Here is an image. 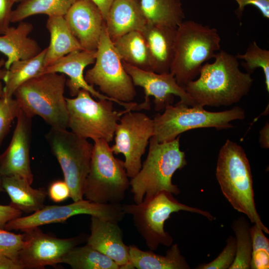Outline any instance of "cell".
<instances>
[{
    "mask_svg": "<svg viewBox=\"0 0 269 269\" xmlns=\"http://www.w3.org/2000/svg\"><path fill=\"white\" fill-rule=\"evenodd\" d=\"M213 63L203 65L199 77L184 89L197 105L218 107L239 102L250 91L254 79L243 72L236 56L221 50Z\"/></svg>",
    "mask_w": 269,
    "mask_h": 269,
    "instance_id": "6da1fadb",
    "label": "cell"
},
{
    "mask_svg": "<svg viewBox=\"0 0 269 269\" xmlns=\"http://www.w3.org/2000/svg\"><path fill=\"white\" fill-rule=\"evenodd\" d=\"M215 175L223 195L233 208L269 234L256 209L250 162L241 146L226 140L219 150Z\"/></svg>",
    "mask_w": 269,
    "mask_h": 269,
    "instance_id": "7a4b0ae2",
    "label": "cell"
},
{
    "mask_svg": "<svg viewBox=\"0 0 269 269\" xmlns=\"http://www.w3.org/2000/svg\"><path fill=\"white\" fill-rule=\"evenodd\" d=\"M180 135L173 140L159 142L153 135L149 141L147 157L137 174L130 181L136 204L162 191L178 195V187L172 182L178 169L187 165L185 154L180 148Z\"/></svg>",
    "mask_w": 269,
    "mask_h": 269,
    "instance_id": "3957f363",
    "label": "cell"
},
{
    "mask_svg": "<svg viewBox=\"0 0 269 269\" xmlns=\"http://www.w3.org/2000/svg\"><path fill=\"white\" fill-rule=\"evenodd\" d=\"M221 37L215 28L193 20H183L176 28L174 55L170 72L184 88L199 74L203 64L220 49Z\"/></svg>",
    "mask_w": 269,
    "mask_h": 269,
    "instance_id": "277c9868",
    "label": "cell"
},
{
    "mask_svg": "<svg viewBox=\"0 0 269 269\" xmlns=\"http://www.w3.org/2000/svg\"><path fill=\"white\" fill-rule=\"evenodd\" d=\"M88 83L98 86L104 95L129 111L149 110L144 102H132L136 92L132 79L125 70L122 60L109 37L104 23L96 51L94 66L84 75Z\"/></svg>",
    "mask_w": 269,
    "mask_h": 269,
    "instance_id": "5b68a950",
    "label": "cell"
},
{
    "mask_svg": "<svg viewBox=\"0 0 269 269\" xmlns=\"http://www.w3.org/2000/svg\"><path fill=\"white\" fill-rule=\"evenodd\" d=\"M66 79L63 74L46 73L20 85L13 96L21 110L31 117L39 116L52 128H68V114L64 96Z\"/></svg>",
    "mask_w": 269,
    "mask_h": 269,
    "instance_id": "8992f818",
    "label": "cell"
},
{
    "mask_svg": "<svg viewBox=\"0 0 269 269\" xmlns=\"http://www.w3.org/2000/svg\"><path fill=\"white\" fill-rule=\"evenodd\" d=\"M170 192L162 191L149 198H144L139 204L122 205L125 214L132 216L134 225L151 251L160 245L169 247L173 239L164 229L165 221L171 214L184 211L200 214L212 221L214 217L208 211L179 202Z\"/></svg>",
    "mask_w": 269,
    "mask_h": 269,
    "instance_id": "52a82bcc",
    "label": "cell"
},
{
    "mask_svg": "<svg viewBox=\"0 0 269 269\" xmlns=\"http://www.w3.org/2000/svg\"><path fill=\"white\" fill-rule=\"evenodd\" d=\"M93 141L84 196L95 203L120 204L130 186L124 161L114 156L109 143L105 139Z\"/></svg>",
    "mask_w": 269,
    "mask_h": 269,
    "instance_id": "ba28073f",
    "label": "cell"
},
{
    "mask_svg": "<svg viewBox=\"0 0 269 269\" xmlns=\"http://www.w3.org/2000/svg\"><path fill=\"white\" fill-rule=\"evenodd\" d=\"M245 118L244 110L239 106L213 112L200 105L189 106L179 102L175 106H167L162 114L154 117L153 135L159 142H168L194 129L214 128L221 130L231 128V122Z\"/></svg>",
    "mask_w": 269,
    "mask_h": 269,
    "instance_id": "9c48e42d",
    "label": "cell"
},
{
    "mask_svg": "<svg viewBox=\"0 0 269 269\" xmlns=\"http://www.w3.org/2000/svg\"><path fill=\"white\" fill-rule=\"evenodd\" d=\"M68 128L77 135L93 140L104 139L111 142L121 117L129 111L114 110L113 102L94 100L90 93L80 90L74 98H66Z\"/></svg>",
    "mask_w": 269,
    "mask_h": 269,
    "instance_id": "30bf717a",
    "label": "cell"
},
{
    "mask_svg": "<svg viewBox=\"0 0 269 269\" xmlns=\"http://www.w3.org/2000/svg\"><path fill=\"white\" fill-rule=\"evenodd\" d=\"M45 138L56 157L73 201L83 199L93 144L72 131L51 128Z\"/></svg>",
    "mask_w": 269,
    "mask_h": 269,
    "instance_id": "8fae6325",
    "label": "cell"
},
{
    "mask_svg": "<svg viewBox=\"0 0 269 269\" xmlns=\"http://www.w3.org/2000/svg\"><path fill=\"white\" fill-rule=\"evenodd\" d=\"M83 214L117 222L121 221L125 215L120 204H101L81 199L66 205L44 206L29 216L9 221L4 229L25 232L46 224L64 222L71 217Z\"/></svg>",
    "mask_w": 269,
    "mask_h": 269,
    "instance_id": "7c38bea8",
    "label": "cell"
},
{
    "mask_svg": "<svg viewBox=\"0 0 269 269\" xmlns=\"http://www.w3.org/2000/svg\"><path fill=\"white\" fill-rule=\"evenodd\" d=\"M153 135V120L144 113L128 111L120 118L115 130V142L111 148L114 154L124 155L129 177L133 178L140 170L141 157Z\"/></svg>",
    "mask_w": 269,
    "mask_h": 269,
    "instance_id": "4fadbf2b",
    "label": "cell"
},
{
    "mask_svg": "<svg viewBox=\"0 0 269 269\" xmlns=\"http://www.w3.org/2000/svg\"><path fill=\"white\" fill-rule=\"evenodd\" d=\"M24 244L18 253L17 260L26 269H42L46 266L55 267L65 255L77 246L82 238L61 239L46 234L34 228L23 232Z\"/></svg>",
    "mask_w": 269,
    "mask_h": 269,
    "instance_id": "5bb4252c",
    "label": "cell"
},
{
    "mask_svg": "<svg viewBox=\"0 0 269 269\" xmlns=\"http://www.w3.org/2000/svg\"><path fill=\"white\" fill-rule=\"evenodd\" d=\"M122 62L134 85L143 89L144 100L150 101L149 97H154L156 111L164 110L167 106L171 105L174 101V96L179 97L180 99L179 102L188 106L197 105L184 88L178 84L174 76L170 72L157 73L136 68L123 61Z\"/></svg>",
    "mask_w": 269,
    "mask_h": 269,
    "instance_id": "9a60e30c",
    "label": "cell"
},
{
    "mask_svg": "<svg viewBox=\"0 0 269 269\" xmlns=\"http://www.w3.org/2000/svg\"><path fill=\"white\" fill-rule=\"evenodd\" d=\"M16 119L10 142L0 155V173L2 176H21L31 184L33 175L30 167L29 149L32 117L20 110Z\"/></svg>",
    "mask_w": 269,
    "mask_h": 269,
    "instance_id": "2e32d148",
    "label": "cell"
},
{
    "mask_svg": "<svg viewBox=\"0 0 269 269\" xmlns=\"http://www.w3.org/2000/svg\"><path fill=\"white\" fill-rule=\"evenodd\" d=\"M64 16L83 49L96 51L105 23L98 7L91 0H78Z\"/></svg>",
    "mask_w": 269,
    "mask_h": 269,
    "instance_id": "e0dca14e",
    "label": "cell"
},
{
    "mask_svg": "<svg viewBox=\"0 0 269 269\" xmlns=\"http://www.w3.org/2000/svg\"><path fill=\"white\" fill-rule=\"evenodd\" d=\"M118 223L91 216V234L87 244L112 259L120 269H132L129 246L123 241V232Z\"/></svg>",
    "mask_w": 269,
    "mask_h": 269,
    "instance_id": "ac0fdd59",
    "label": "cell"
},
{
    "mask_svg": "<svg viewBox=\"0 0 269 269\" xmlns=\"http://www.w3.org/2000/svg\"><path fill=\"white\" fill-rule=\"evenodd\" d=\"M96 51L81 50L73 51L46 67L41 74L58 73L67 75L69 79L66 81V85L72 97L76 96L82 89L99 99L108 100L116 103L115 100L96 91L85 79L84 70L88 65L95 63Z\"/></svg>",
    "mask_w": 269,
    "mask_h": 269,
    "instance_id": "d6986e66",
    "label": "cell"
},
{
    "mask_svg": "<svg viewBox=\"0 0 269 269\" xmlns=\"http://www.w3.org/2000/svg\"><path fill=\"white\" fill-rule=\"evenodd\" d=\"M176 28L147 23L141 31L148 49L152 72H170L174 55Z\"/></svg>",
    "mask_w": 269,
    "mask_h": 269,
    "instance_id": "ffe728a7",
    "label": "cell"
},
{
    "mask_svg": "<svg viewBox=\"0 0 269 269\" xmlns=\"http://www.w3.org/2000/svg\"><path fill=\"white\" fill-rule=\"evenodd\" d=\"M112 41L132 31H141L147 23L136 0H115L105 20Z\"/></svg>",
    "mask_w": 269,
    "mask_h": 269,
    "instance_id": "44dd1931",
    "label": "cell"
},
{
    "mask_svg": "<svg viewBox=\"0 0 269 269\" xmlns=\"http://www.w3.org/2000/svg\"><path fill=\"white\" fill-rule=\"evenodd\" d=\"M33 28L31 23L21 21L16 27L10 26L0 35V52L7 57L6 70L13 62L31 58L42 51L38 43L28 37Z\"/></svg>",
    "mask_w": 269,
    "mask_h": 269,
    "instance_id": "7402d4cb",
    "label": "cell"
},
{
    "mask_svg": "<svg viewBox=\"0 0 269 269\" xmlns=\"http://www.w3.org/2000/svg\"><path fill=\"white\" fill-rule=\"evenodd\" d=\"M2 187L10 198V205L26 213L42 208L47 191L44 188L34 189L25 178L18 175L2 176Z\"/></svg>",
    "mask_w": 269,
    "mask_h": 269,
    "instance_id": "603a6c76",
    "label": "cell"
},
{
    "mask_svg": "<svg viewBox=\"0 0 269 269\" xmlns=\"http://www.w3.org/2000/svg\"><path fill=\"white\" fill-rule=\"evenodd\" d=\"M46 27L50 33V40L46 47L45 68L70 53L83 50L64 16H48Z\"/></svg>",
    "mask_w": 269,
    "mask_h": 269,
    "instance_id": "cb8c5ba5",
    "label": "cell"
},
{
    "mask_svg": "<svg viewBox=\"0 0 269 269\" xmlns=\"http://www.w3.org/2000/svg\"><path fill=\"white\" fill-rule=\"evenodd\" d=\"M129 261L132 269H189L177 244L167 251L165 256L152 251H143L135 245L129 246Z\"/></svg>",
    "mask_w": 269,
    "mask_h": 269,
    "instance_id": "d4e9b609",
    "label": "cell"
},
{
    "mask_svg": "<svg viewBox=\"0 0 269 269\" xmlns=\"http://www.w3.org/2000/svg\"><path fill=\"white\" fill-rule=\"evenodd\" d=\"M112 42L122 61L143 70L152 71L148 49L141 31L130 32Z\"/></svg>",
    "mask_w": 269,
    "mask_h": 269,
    "instance_id": "484cf974",
    "label": "cell"
},
{
    "mask_svg": "<svg viewBox=\"0 0 269 269\" xmlns=\"http://www.w3.org/2000/svg\"><path fill=\"white\" fill-rule=\"evenodd\" d=\"M46 48L34 57L13 62L6 70L3 78L2 97L9 99L13 97L15 90L28 80L41 75L45 68L44 59Z\"/></svg>",
    "mask_w": 269,
    "mask_h": 269,
    "instance_id": "4316f807",
    "label": "cell"
},
{
    "mask_svg": "<svg viewBox=\"0 0 269 269\" xmlns=\"http://www.w3.org/2000/svg\"><path fill=\"white\" fill-rule=\"evenodd\" d=\"M147 23L177 27L185 15L181 0H138Z\"/></svg>",
    "mask_w": 269,
    "mask_h": 269,
    "instance_id": "83f0119b",
    "label": "cell"
},
{
    "mask_svg": "<svg viewBox=\"0 0 269 269\" xmlns=\"http://www.w3.org/2000/svg\"><path fill=\"white\" fill-rule=\"evenodd\" d=\"M78 0H22L12 10L10 21L19 22L29 16L46 14L48 16H64Z\"/></svg>",
    "mask_w": 269,
    "mask_h": 269,
    "instance_id": "f1b7e54d",
    "label": "cell"
},
{
    "mask_svg": "<svg viewBox=\"0 0 269 269\" xmlns=\"http://www.w3.org/2000/svg\"><path fill=\"white\" fill-rule=\"evenodd\" d=\"M60 263L67 264L73 269H120L112 259L87 244L73 248Z\"/></svg>",
    "mask_w": 269,
    "mask_h": 269,
    "instance_id": "f546056e",
    "label": "cell"
},
{
    "mask_svg": "<svg viewBox=\"0 0 269 269\" xmlns=\"http://www.w3.org/2000/svg\"><path fill=\"white\" fill-rule=\"evenodd\" d=\"M232 228L236 236V253L229 269H249L252 252L249 223L245 217H240L233 222Z\"/></svg>",
    "mask_w": 269,
    "mask_h": 269,
    "instance_id": "4dcf8cb0",
    "label": "cell"
},
{
    "mask_svg": "<svg viewBox=\"0 0 269 269\" xmlns=\"http://www.w3.org/2000/svg\"><path fill=\"white\" fill-rule=\"evenodd\" d=\"M238 59H242V66L251 74L256 69L261 68L265 75L266 90L269 92V51L260 47L256 41L251 43L243 54L238 53Z\"/></svg>",
    "mask_w": 269,
    "mask_h": 269,
    "instance_id": "1f68e13d",
    "label": "cell"
},
{
    "mask_svg": "<svg viewBox=\"0 0 269 269\" xmlns=\"http://www.w3.org/2000/svg\"><path fill=\"white\" fill-rule=\"evenodd\" d=\"M262 228L256 224L250 227L252 252L250 264L251 269L269 268V240Z\"/></svg>",
    "mask_w": 269,
    "mask_h": 269,
    "instance_id": "d6a6232c",
    "label": "cell"
},
{
    "mask_svg": "<svg viewBox=\"0 0 269 269\" xmlns=\"http://www.w3.org/2000/svg\"><path fill=\"white\" fill-rule=\"evenodd\" d=\"M20 110L17 101L13 97L9 99L0 97V145Z\"/></svg>",
    "mask_w": 269,
    "mask_h": 269,
    "instance_id": "836d02e7",
    "label": "cell"
},
{
    "mask_svg": "<svg viewBox=\"0 0 269 269\" xmlns=\"http://www.w3.org/2000/svg\"><path fill=\"white\" fill-rule=\"evenodd\" d=\"M24 233L16 234L0 229V256L17 260L18 253L24 244Z\"/></svg>",
    "mask_w": 269,
    "mask_h": 269,
    "instance_id": "e575fe53",
    "label": "cell"
},
{
    "mask_svg": "<svg viewBox=\"0 0 269 269\" xmlns=\"http://www.w3.org/2000/svg\"><path fill=\"white\" fill-rule=\"evenodd\" d=\"M226 245L221 253L212 262L198 265L197 269H229L233 264L236 253V238L230 236L227 239Z\"/></svg>",
    "mask_w": 269,
    "mask_h": 269,
    "instance_id": "d590c367",
    "label": "cell"
},
{
    "mask_svg": "<svg viewBox=\"0 0 269 269\" xmlns=\"http://www.w3.org/2000/svg\"><path fill=\"white\" fill-rule=\"evenodd\" d=\"M47 195L53 202L60 203L70 197L71 191L64 180H56L50 184Z\"/></svg>",
    "mask_w": 269,
    "mask_h": 269,
    "instance_id": "8d00e7d4",
    "label": "cell"
},
{
    "mask_svg": "<svg viewBox=\"0 0 269 269\" xmlns=\"http://www.w3.org/2000/svg\"><path fill=\"white\" fill-rule=\"evenodd\" d=\"M238 3L235 13L239 19H241L245 7L252 5L256 7L262 13L263 16L269 18V0H234Z\"/></svg>",
    "mask_w": 269,
    "mask_h": 269,
    "instance_id": "74e56055",
    "label": "cell"
},
{
    "mask_svg": "<svg viewBox=\"0 0 269 269\" xmlns=\"http://www.w3.org/2000/svg\"><path fill=\"white\" fill-rule=\"evenodd\" d=\"M13 4L11 0H0V35L4 34L10 27Z\"/></svg>",
    "mask_w": 269,
    "mask_h": 269,
    "instance_id": "f35d334b",
    "label": "cell"
},
{
    "mask_svg": "<svg viewBox=\"0 0 269 269\" xmlns=\"http://www.w3.org/2000/svg\"><path fill=\"white\" fill-rule=\"evenodd\" d=\"M22 212L10 205H0V229H4L9 221L21 216Z\"/></svg>",
    "mask_w": 269,
    "mask_h": 269,
    "instance_id": "ab89813d",
    "label": "cell"
},
{
    "mask_svg": "<svg viewBox=\"0 0 269 269\" xmlns=\"http://www.w3.org/2000/svg\"><path fill=\"white\" fill-rule=\"evenodd\" d=\"M0 269H24L20 262L5 256H0Z\"/></svg>",
    "mask_w": 269,
    "mask_h": 269,
    "instance_id": "60d3db41",
    "label": "cell"
},
{
    "mask_svg": "<svg viewBox=\"0 0 269 269\" xmlns=\"http://www.w3.org/2000/svg\"><path fill=\"white\" fill-rule=\"evenodd\" d=\"M100 9L105 21L108 12L115 0H91Z\"/></svg>",
    "mask_w": 269,
    "mask_h": 269,
    "instance_id": "b9f144b4",
    "label": "cell"
},
{
    "mask_svg": "<svg viewBox=\"0 0 269 269\" xmlns=\"http://www.w3.org/2000/svg\"><path fill=\"white\" fill-rule=\"evenodd\" d=\"M259 142L262 147H269V124L267 122L260 131Z\"/></svg>",
    "mask_w": 269,
    "mask_h": 269,
    "instance_id": "7bdbcfd3",
    "label": "cell"
},
{
    "mask_svg": "<svg viewBox=\"0 0 269 269\" xmlns=\"http://www.w3.org/2000/svg\"><path fill=\"white\" fill-rule=\"evenodd\" d=\"M5 61L3 59L0 60V97H2L3 92V87L1 84V80H3L4 76L5 73L6 69H2L1 68L3 66H4Z\"/></svg>",
    "mask_w": 269,
    "mask_h": 269,
    "instance_id": "ee69618b",
    "label": "cell"
},
{
    "mask_svg": "<svg viewBox=\"0 0 269 269\" xmlns=\"http://www.w3.org/2000/svg\"><path fill=\"white\" fill-rule=\"evenodd\" d=\"M3 191H4V189L2 187V176L0 173V192Z\"/></svg>",
    "mask_w": 269,
    "mask_h": 269,
    "instance_id": "f6af8a7d",
    "label": "cell"
},
{
    "mask_svg": "<svg viewBox=\"0 0 269 269\" xmlns=\"http://www.w3.org/2000/svg\"><path fill=\"white\" fill-rule=\"evenodd\" d=\"M12 1V2L14 3L15 2H20V1H21L22 0H11Z\"/></svg>",
    "mask_w": 269,
    "mask_h": 269,
    "instance_id": "bcb514c9",
    "label": "cell"
},
{
    "mask_svg": "<svg viewBox=\"0 0 269 269\" xmlns=\"http://www.w3.org/2000/svg\"><path fill=\"white\" fill-rule=\"evenodd\" d=\"M136 0L138 1V0Z\"/></svg>",
    "mask_w": 269,
    "mask_h": 269,
    "instance_id": "7dc6e473",
    "label": "cell"
}]
</instances>
